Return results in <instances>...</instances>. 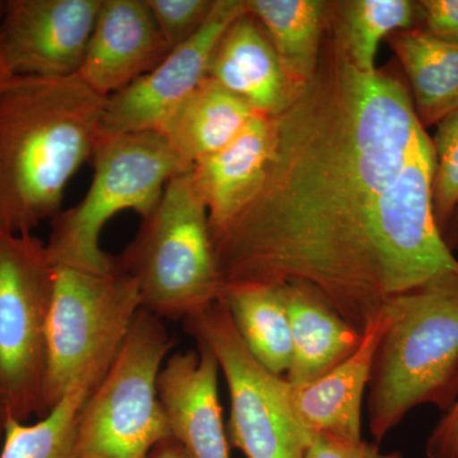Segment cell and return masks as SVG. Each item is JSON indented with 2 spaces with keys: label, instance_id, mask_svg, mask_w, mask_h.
Returning a JSON list of instances; mask_svg holds the SVG:
<instances>
[{
  "label": "cell",
  "instance_id": "6da1fadb",
  "mask_svg": "<svg viewBox=\"0 0 458 458\" xmlns=\"http://www.w3.org/2000/svg\"><path fill=\"white\" fill-rule=\"evenodd\" d=\"M273 120L264 182L210 232L222 291L306 285L363 333L394 298L377 205L419 125L410 90L388 69L358 71L327 17L315 77Z\"/></svg>",
  "mask_w": 458,
  "mask_h": 458
},
{
  "label": "cell",
  "instance_id": "7a4b0ae2",
  "mask_svg": "<svg viewBox=\"0 0 458 458\" xmlns=\"http://www.w3.org/2000/svg\"><path fill=\"white\" fill-rule=\"evenodd\" d=\"M106 98L78 75H13L0 90V229L32 233L62 212L69 181L93 158Z\"/></svg>",
  "mask_w": 458,
  "mask_h": 458
},
{
  "label": "cell",
  "instance_id": "3957f363",
  "mask_svg": "<svg viewBox=\"0 0 458 458\" xmlns=\"http://www.w3.org/2000/svg\"><path fill=\"white\" fill-rule=\"evenodd\" d=\"M393 318L369 386V430L384 441L411 410L450 409L458 393V273L388 301Z\"/></svg>",
  "mask_w": 458,
  "mask_h": 458
},
{
  "label": "cell",
  "instance_id": "277c9868",
  "mask_svg": "<svg viewBox=\"0 0 458 458\" xmlns=\"http://www.w3.org/2000/svg\"><path fill=\"white\" fill-rule=\"evenodd\" d=\"M114 261L137 284L141 310L161 319L183 322L219 301L209 214L190 170L167 183Z\"/></svg>",
  "mask_w": 458,
  "mask_h": 458
},
{
  "label": "cell",
  "instance_id": "5b68a950",
  "mask_svg": "<svg viewBox=\"0 0 458 458\" xmlns=\"http://www.w3.org/2000/svg\"><path fill=\"white\" fill-rule=\"evenodd\" d=\"M140 310L137 284L117 265L99 273L54 264L47 331V412L71 391L92 393L98 387Z\"/></svg>",
  "mask_w": 458,
  "mask_h": 458
},
{
  "label": "cell",
  "instance_id": "8992f818",
  "mask_svg": "<svg viewBox=\"0 0 458 458\" xmlns=\"http://www.w3.org/2000/svg\"><path fill=\"white\" fill-rule=\"evenodd\" d=\"M93 179L82 200L51 221L47 251L54 264L107 273L114 256L99 245L105 225L132 210L146 218L165 186L190 168L158 131L102 138L93 155Z\"/></svg>",
  "mask_w": 458,
  "mask_h": 458
},
{
  "label": "cell",
  "instance_id": "52a82bcc",
  "mask_svg": "<svg viewBox=\"0 0 458 458\" xmlns=\"http://www.w3.org/2000/svg\"><path fill=\"white\" fill-rule=\"evenodd\" d=\"M174 346L162 319L140 310L113 366L81 409L80 458H148L170 438L158 377Z\"/></svg>",
  "mask_w": 458,
  "mask_h": 458
},
{
  "label": "cell",
  "instance_id": "ba28073f",
  "mask_svg": "<svg viewBox=\"0 0 458 458\" xmlns=\"http://www.w3.org/2000/svg\"><path fill=\"white\" fill-rule=\"evenodd\" d=\"M54 264L33 233L0 229V419L47 414V331Z\"/></svg>",
  "mask_w": 458,
  "mask_h": 458
},
{
  "label": "cell",
  "instance_id": "9c48e42d",
  "mask_svg": "<svg viewBox=\"0 0 458 458\" xmlns=\"http://www.w3.org/2000/svg\"><path fill=\"white\" fill-rule=\"evenodd\" d=\"M219 363L229 394V445L246 458H304L313 434L295 414L291 385L261 366L241 339L225 304L216 301L183 321Z\"/></svg>",
  "mask_w": 458,
  "mask_h": 458
},
{
  "label": "cell",
  "instance_id": "30bf717a",
  "mask_svg": "<svg viewBox=\"0 0 458 458\" xmlns=\"http://www.w3.org/2000/svg\"><path fill=\"white\" fill-rule=\"evenodd\" d=\"M246 11L245 0H216L212 13L197 35L172 50L149 73L106 98L101 140L157 131L165 117L208 78L223 32Z\"/></svg>",
  "mask_w": 458,
  "mask_h": 458
},
{
  "label": "cell",
  "instance_id": "8fae6325",
  "mask_svg": "<svg viewBox=\"0 0 458 458\" xmlns=\"http://www.w3.org/2000/svg\"><path fill=\"white\" fill-rule=\"evenodd\" d=\"M102 0H5L3 55L12 75L68 78L86 56Z\"/></svg>",
  "mask_w": 458,
  "mask_h": 458
},
{
  "label": "cell",
  "instance_id": "7c38bea8",
  "mask_svg": "<svg viewBox=\"0 0 458 458\" xmlns=\"http://www.w3.org/2000/svg\"><path fill=\"white\" fill-rule=\"evenodd\" d=\"M170 53L144 0H102L77 75L107 98L149 73Z\"/></svg>",
  "mask_w": 458,
  "mask_h": 458
},
{
  "label": "cell",
  "instance_id": "4fadbf2b",
  "mask_svg": "<svg viewBox=\"0 0 458 458\" xmlns=\"http://www.w3.org/2000/svg\"><path fill=\"white\" fill-rule=\"evenodd\" d=\"M221 369L201 344L168 355L158 377V397L171 437L192 458H229L218 378Z\"/></svg>",
  "mask_w": 458,
  "mask_h": 458
},
{
  "label": "cell",
  "instance_id": "5bb4252c",
  "mask_svg": "<svg viewBox=\"0 0 458 458\" xmlns=\"http://www.w3.org/2000/svg\"><path fill=\"white\" fill-rule=\"evenodd\" d=\"M393 318L386 303L364 328L360 346L335 369L315 381L291 385L295 414L313 434L361 439V405L372 377L377 349Z\"/></svg>",
  "mask_w": 458,
  "mask_h": 458
},
{
  "label": "cell",
  "instance_id": "9a60e30c",
  "mask_svg": "<svg viewBox=\"0 0 458 458\" xmlns=\"http://www.w3.org/2000/svg\"><path fill=\"white\" fill-rule=\"evenodd\" d=\"M208 77L265 116L282 113L301 89L289 81L264 27L247 11L223 32Z\"/></svg>",
  "mask_w": 458,
  "mask_h": 458
},
{
  "label": "cell",
  "instance_id": "2e32d148",
  "mask_svg": "<svg viewBox=\"0 0 458 458\" xmlns=\"http://www.w3.org/2000/svg\"><path fill=\"white\" fill-rule=\"evenodd\" d=\"M274 140L273 116L256 114L231 143L190 168L207 205L210 232L225 227L255 197L269 168Z\"/></svg>",
  "mask_w": 458,
  "mask_h": 458
},
{
  "label": "cell",
  "instance_id": "e0dca14e",
  "mask_svg": "<svg viewBox=\"0 0 458 458\" xmlns=\"http://www.w3.org/2000/svg\"><path fill=\"white\" fill-rule=\"evenodd\" d=\"M280 291L292 334V361L285 379L292 386L307 385L352 354L363 333L309 286L286 284Z\"/></svg>",
  "mask_w": 458,
  "mask_h": 458
},
{
  "label": "cell",
  "instance_id": "ac0fdd59",
  "mask_svg": "<svg viewBox=\"0 0 458 458\" xmlns=\"http://www.w3.org/2000/svg\"><path fill=\"white\" fill-rule=\"evenodd\" d=\"M255 114L243 99L208 77L165 117L157 131L192 167L231 143Z\"/></svg>",
  "mask_w": 458,
  "mask_h": 458
},
{
  "label": "cell",
  "instance_id": "d6986e66",
  "mask_svg": "<svg viewBox=\"0 0 458 458\" xmlns=\"http://www.w3.org/2000/svg\"><path fill=\"white\" fill-rule=\"evenodd\" d=\"M408 77L415 114L424 129L458 110V47L412 27L387 38Z\"/></svg>",
  "mask_w": 458,
  "mask_h": 458
},
{
  "label": "cell",
  "instance_id": "ffe728a7",
  "mask_svg": "<svg viewBox=\"0 0 458 458\" xmlns=\"http://www.w3.org/2000/svg\"><path fill=\"white\" fill-rule=\"evenodd\" d=\"M247 12L264 27L295 89L311 82L318 71L327 29L328 2L245 0Z\"/></svg>",
  "mask_w": 458,
  "mask_h": 458
},
{
  "label": "cell",
  "instance_id": "44dd1931",
  "mask_svg": "<svg viewBox=\"0 0 458 458\" xmlns=\"http://www.w3.org/2000/svg\"><path fill=\"white\" fill-rule=\"evenodd\" d=\"M219 300L255 360L274 375L285 377L292 361V334L280 286L229 285Z\"/></svg>",
  "mask_w": 458,
  "mask_h": 458
},
{
  "label": "cell",
  "instance_id": "7402d4cb",
  "mask_svg": "<svg viewBox=\"0 0 458 458\" xmlns=\"http://www.w3.org/2000/svg\"><path fill=\"white\" fill-rule=\"evenodd\" d=\"M327 17L340 47L358 71H376L384 38L418 26V2L342 0L328 2Z\"/></svg>",
  "mask_w": 458,
  "mask_h": 458
},
{
  "label": "cell",
  "instance_id": "603a6c76",
  "mask_svg": "<svg viewBox=\"0 0 458 458\" xmlns=\"http://www.w3.org/2000/svg\"><path fill=\"white\" fill-rule=\"evenodd\" d=\"M89 394L71 391L35 423L5 421L0 458H80L78 417Z\"/></svg>",
  "mask_w": 458,
  "mask_h": 458
},
{
  "label": "cell",
  "instance_id": "cb8c5ba5",
  "mask_svg": "<svg viewBox=\"0 0 458 458\" xmlns=\"http://www.w3.org/2000/svg\"><path fill=\"white\" fill-rule=\"evenodd\" d=\"M432 140L436 168L433 176V212L443 234L458 207V110L437 123Z\"/></svg>",
  "mask_w": 458,
  "mask_h": 458
},
{
  "label": "cell",
  "instance_id": "d4e9b609",
  "mask_svg": "<svg viewBox=\"0 0 458 458\" xmlns=\"http://www.w3.org/2000/svg\"><path fill=\"white\" fill-rule=\"evenodd\" d=\"M170 50L200 31L216 0H144Z\"/></svg>",
  "mask_w": 458,
  "mask_h": 458
},
{
  "label": "cell",
  "instance_id": "484cf974",
  "mask_svg": "<svg viewBox=\"0 0 458 458\" xmlns=\"http://www.w3.org/2000/svg\"><path fill=\"white\" fill-rule=\"evenodd\" d=\"M304 458H403L399 451L384 452L378 443L363 439L340 438L330 434H316Z\"/></svg>",
  "mask_w": 458,
  "mask_h": 458
},
{
  "label": "cell",
  "instance_id": "4316f807",
  "mask_svg": "<svg viewBox=\"0 0 458 458\" xmlns=\"http://www.w3.org/2000/svg\"><path fill=\"white\" fill-rule=\"evenodd\" d=\"M418 27L458 47V0L418 2Z\"/></svg>",
  "mask_w": 458,
  "mask_h": 458
},
{
  "label": "cell",
  "instance_id": "83f0119b",
  "mask_svg": "<svg viewBox=\"0 0 458 458\" xmlns=\"http://www.w3.org/2000/svg\"><path fill=\"white\" fill-rule=\"evenodd\" d=\"M427 458H456L458 454V394L447 414L437 423L426 445Z\"/></svg>",
  "mask_w": 458,
  "mask_h": 458
},
{
  "label": "cell",
  "instance_id": "f1b7e54d",
  "mask_svg": "<svg viewBox=\"0 0 458 458\" xmlns=\"http://www.w3.org/2000/svg\"><path fill=\"white\" fill-rule=\"evenodd\" d=\"M148 458H192L191 454L176 439H165L156 445Z\"/></svg>",
  "mask_w": 458,
  "mask_h": 458
},
{
  "label": "cell",
  "instance_id": "f546056e",
  "mask_svg": "<svg viewBox=\"0 0 458 458\" xmlns=\"http://www.w3.org/2000/svg\"><path fill=\"white\" fill-rule=\"evenodd\" d=\"M442 236L448 249H450L452 252L456 251L458 249V207L456 212L452 216L450 222H448L447 227H445Z\"/></svg>",
  "mask_w": 458,
  "mask_h": 458
},
{
  "label": "cell",
  "instance_id": "4dcf8cb0",
  "mask_svg": "<svg viewBox=\"0 0 458 458\" xmlns=\"http://www.w3.org/2000/svg\"><path fill=\"white\" fill-rule=\"evenodd\" d=\"M2 12L3 2L0 0V20H2ZM12 77H13V75L9 72L7 63H5L4 60V55H3L2 42H0V90L3 89V87L7 84L8 81L11 80Z\"/></svg>",
  "mask_w": 458,
  "mask_h": 458
},
{
  "label": "cell",
  "instance_id": "1f68e13d",
  "mask_svg": "<svg viewBox=\"0 0 458 458\" xmlns=\"http://www.w3.org/2000/svg\"><path fill=\"white\" fill-rule=\"evenodd\" d=\"M3 438H4V421L0 419V448H2Z\"/></svg>",
  "mask_w": 458,
  "mask_h": 458
},
{
  "label": "cell",
  "instance_id": "d6a6232c",
  "mask_svg": "<svg viewBox=\"0 0 458 458\" xmlns=\"http://www.w3.org/2000/svg\"><path fill=\"white\" fill-rule=\"evenodd\" d=\"M456 458H458V454H457V457H456Z\"/></svg>",
  "mask_w": 458,
  "mask_h": 458
}]
</instances>
